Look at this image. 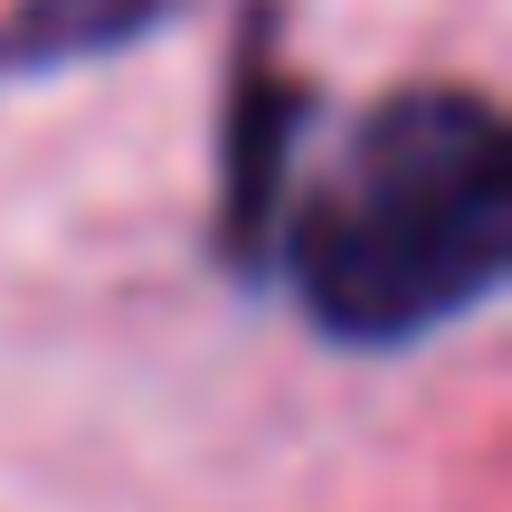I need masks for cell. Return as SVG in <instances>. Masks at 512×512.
<instances>
[{
	"mask_svg": "<svg viewBox=\"0 0 512 512\" xmlns=\"http://www.w3.org/2000/svg\"><path fill=\"white\" fill-rule=\"evenodd\" d=\"M162 29V0H29L10 29V67H48V57H86V48H124V38Z\"/></svg>",
	"mask_w": 512,
	"mask_h": 512,
	"instance_id": "7a4b0ae2",
	"label": "cell"
},
{
	"mask_svg": "<svg viewBox=\"0 0 512 512\" xmlns=\"http://www.w3.org/2000/svg\"><path fill=\"white\" fill-rule=\"evenodd\" d=\"M512 143L465 86H408L294 209V294L342 342H418L503 285Z\"/></svg>",
	"mask_w": 512,
	"mask_h": 512,
	"instance_id": "6da1fadb",
	"label": "cell"
}]
</instances>
